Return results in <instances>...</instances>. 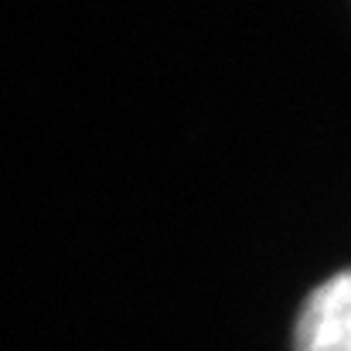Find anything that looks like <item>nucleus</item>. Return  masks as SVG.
<instances>
[{"mask_svg":"<svg viewBox=\"0 0 351 351\" xmlns=\"http://www.w3.org/2000/svg\"><path fill=\"white\" fill-rule=\"evenodd\" d=\"M293 351H351V269L307 293L293 324Z\"/></svg>","mask_w":351,"mask_h":351,"instance_id":"obj_1","label":"nucleus"}]
</instances>
